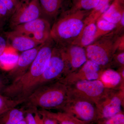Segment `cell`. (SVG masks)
Wrapping results in <instances>:
<instances>
[{
    "mask_svg": "<svg viewBox=\"0 0 124 124\" xmlns=\"http://www.w3.org/2000/svg\"><path fill=\"white\" fill-rule=\"evenodd\" d=\"M55 46L51 38L43 43L28 70L22 76L7 85L1 94L14 100H25L37 88Z\"/></svg>",
    "mask_w": 124,
    "mask_h": 124,
    "instance_id": "cell-1",
    "label": "cell"
},
{
    "mask_svg": "<svg viewBox=\"0 0 124 124\" xmlns=\"http://www.w3.org/2000/svg\"><path fill=\"white\" fill-rule=\"evenodd\" d=\"M68 96L67 85L59 80L36 89L23 103L27 108L61 110L66 104Z\"/></svg>",
    "mask_w": 124,
    "mask_h": 124,
    "instance_id": "cell-2",
    "label": "cell"
},
{
    "mask_svg": "<svg viewBox=\"0 0 124 124\" xmlns=\"http://www.w3.org/2000/svg\"><path fill=\"white\" fill-rule=\"evenodd\" d=\"M90 12L71 9L62 11L51 27L50 37L55 44L64 46L71 44L83 29Z\"/></svg>",
    "mask_w": 124,
    "mask_h": 124,
    "instance_id": "cell-3",
    "label": "cell"
},
{
    "mask_svg": "<svg viewBox=\"0 0 124 124\" xmlns=\"http://www.w3.org/2000/svg\"><path fill=\"white\" fill-rule=\"evenodd\" d=\"M118 36L113 31L85 48L88 60L102 69L110 68L113 55L117 51L116 40Z\"/></svg>",
    "mask_w": 124,
    "mask_h": 124,
    "instance_id": "cell-4",
    "label": "cell"
},
{
    "mask_svg": "<svg viewBox=\"0 0 124 124\" xmlns=\"http://www.w3.org/2000/svg\"><path fill=\"white\" fill-rule=\"evenodd\" d=\"M69 73V65L63 49L55 44L48 65L38 82L37 88L58 80Z\"/></svg>",
    "mask_w": 124,
    "mask_h": 124,
    "instance_id": "cell-5",
    "label": "cell"
},
{
    "mask_svg": "<svg viewBox=\"0 0 124 124\" xmlns=\"http://www.w3.org/2000/svg\"><path fill=\"white\" fill-rule=\"evenodd\" d=\"M61 110L69 113L88 124L96 123L97 110L93 102L80 97L70 94Z\"/></svg>",
    "mask_w": 124,
    "mask_h": 124,
    "instance_id": "cell-6",
    "label": "cell"
},
{
    "mask_svg": "<svg viewBox=\"0 0 124 124\" xmlns=\"http://www.w3.org/2000/svg\"><path fill=\"white\" fill-rule=\"evenodd\" d=\"M124 102V89H108L95 104L97 115L96 122L122 111Z\"/></svg>",
    "mask_w": 124,
    "mask_h": 124,
    "instance_id": "cell-7",
    "label": "cell"
},
{
    "mask_svg": "<svg viewBox=\"0 0 124 124\" xmlns=\"http://www.w3.org/2000/svg\"><path fill=\"white\" fill-rule=\"evenodd\" d=\"M67 85L70 94L84 98L95 104L109 89L99 80L78 81Z\"/></svg>",
    "mask_w": 124,
    "mask_h": 124,
    "instance_id": "cell-8",
    "label": "cell"
},
{
    "mask_svg": "<svg viewBox=\"0 0 124 124\" xmlns=\"http://www.w3.org/2000/svg\"><path fill=\"white\" fill-rule=\"evenodd\" d=\"M42 17L39 0H20L9 18V26L12 29L20 25Z\"/></svg>",
    "mask_w": 124,
    "mask_h": 124,
    "instance_id": "cell-9",
    "label": "cell"
},
{
    "mask_svg": "<svg viewBox=\"0 0 124 124\" xmlns=\"http://www.w3.org/2000/svg\"><path fill=\"white\" fill-rule=\"evenodd\" d=\"M103 69L95 63L88 60L82 66L60 79L68 85L81 80H99Z\"/></svg>",
    "mask_w": 124,
    "mask_h": 124,
    "instance_id": "cell-10",
    "label": "cell"
},
{
    "mask_svg": "<svg viewBox=\"0 0 124 124\" xmlns=\"http://www.w3.org/2000/svg\"><path fill=\"white\" fill-rule=\"evenodd\" d=\"M42 44L33 48L22 52L19 56L15 66L9 71L7 78L11 80L12 82L23 75L29 69Z\"/></svg>",
    "mask_w": 124,
    "mask_h": 124,
    "instance_id": "cell-11",
    "label": "cell"
},
{
    "mask_svg": "<svg viewBox=\"0 0 124 124\" xmlns=\"http://www.w3.org/2000/svg\"><path fill=\"white\" fill-rule=\"evenodd\" d=\"M61 47L63 49L69 65V74L79 69L88 60L84 47L72 44Z\"/></svg>",
    "mask_w": 124,
    "mask_h": 124,
    "instance_id": "cell-12",
    "label": "cell"
},
{
    "mask_svg": "<svg viewBox=\"0 0 124 124\" xmlns=\"http://www.w3.org/2000/svg\"><path fill=\"white\" fill-rule=\"evenodd\" d=\"M5 33L9 45L17 51H27L41 45L29 36L14 30Z\"/></svg>",
    "mask_w": 124,
    "mask_h": 124,
    "instance_id": "cell-13",
    "label": "cell"
},
{
    "mask_svg": "<svg viewBox=\"0 0 124 124\" xmlns=\"http://www.w3.org/2000/svg\"><path fill=\"white\" fill-rule=\"evenodd\" d=\"M50 23L45 18L40 17L23 24L16 26L13 30L32 36L33 34L43 31H50Z\"/></svg>",
    "mask_w": 124,
    "mask_h": 124,
    "instance_id": "cell-14",
    "label": "cell"
},
{
    "mask_svg": "<svg viewBox=\"0 0 124 124\" xmlns=\"http://www.w3.org/2000/svg\"><path fill=\"white\" fill-rule=\"evenodd\" d=\"M42 17L50 23L55 21L62 13L65 0H39Z\"/></svg>",
    "mask_w": 124,
    "mask_h": 124,
    "instance_id": "cell-15",
    "label": "cell"
},
{
    "mask_svg": "<svg viewBox=\"0 0 124 124\" xmlns=\"http://www.w3.org/2000/svg\"><path fill=\"white\" fill-rule=\"evenodd\" d=\"M96 22H85L84 26L80 33L71 44L84 48L92 44L95 41Z\"/></svg>",
    "mask_w": 124,
    "mask_h": 124,
    "instance_id": "cell-16",
    "label": "cell"
},
{
    "mask_svg": "<svg viewBox=\"0 0 124 124\" xmlns=\"http://www.w3.org/2000/svg\"><path fill=\"white\" fill-rule=\"evenodd\" d=\"M99 80L107 88L124 89V80L116 70L112 68L103 69Z\"/></svg>",
    "mask_w": 124,
    "mask_h": 124,
    "instance_id": "cell-17",
    "label": "cell"
},
{
    "mask_svg": "<svg viewBox=\"0 0 124 124\" xmlns=\"http://www.w3.org/2000/svg\"><path fill=\"white\" fill-rule=\"evenodd\" d=\"M124 15V0H114L99 18L116 24Z\"/></svg>",
    "mask_w": 124,
    "mask_h": 124,
    "instance_id": "cell-18",
    "label": "cell"
},
{
    "mask_svg": "<svg viewBox=\"0 0 124 124\" xmlns=\"http://www.w3.org/2000/svg\"><path fill=\"white\" fill-rule=\"evenodd\" d=\"M17 52L10 46H8L0 55V69L8 71L13 69L19 56Z\"/></svg>",
    "mask_w": 124,
    "mask_h": 124,
    "instance_id": "cell-19",
    "label": "cell"
},
{
    "mask_svg": "<svg viewBox=\"0 0 124 124\" xmlns=\"http://www.w3.org/2000/svg\"><path fill=\"white\" fill-rule=\"evenodd\" d=\"M38 112L40 115L54 119L59 124H88L78 119L70 114L62 111L53 112L48 110L41 109Z\"/></svg>",
    "mask_w": 124,
    "mask_h": 124,
    "instance_id": "cell-20",
    "label": "cell"
},
{
    "mask_svg": "<svg viewBox=\"0 0 124 124\" xmlns=\"http://www.w3.org/2000/svg\"><path fill=\"white\" fill-rule=\"evenodd\" d=\"M26 110L14 108L0 116V124H16L25 117Z\"/></svg>",
    "mask_w": 124,
    "mask_h": 124,
    "instance_id": "cell-21",
    "label": "cell"
},
{
    "mask_svg": "<svg viewBox=\"0 0 124 124\" xmlns=\"http://www.w3.org/2000/svg\"><path fill=\"white\" fill-rule=\"evenodd\" d=\"M114 0H99L97 5L91 10L85 19V22L96 21L108 9Z\"/></svg>",
    "mask_w": 124,
    "mask_h": 124,
    "instance_id": "cell-22",
    "label": "cell"
},
{
    "mask_svg": "<svg viewBox=\"0 0 124 124\" xmlns=\"http://www.w3.org/2000/svg\"><path fill=\"white\" fill-rule=\"evenodd\" d=\"M116 25L103 19L99 18L96 22L95 41L114 31L116 28Z\"/></svg>",
    "mask_w": 124,
    "mask_h": 124,
    "instance_id": "cell-23",
    "label": "cell"
},
{
    "mask_svg": "<svg viewBox=\"0 0 124 124\" xmlns=\"http://www.w3.org/2000/svg\"><path fill=\"white\" fill-rule=\"evenodd\" d=\"M99 0H72L71 9L91 11L97 5Z\"/></svg>",
    "mask_w": 124,
    "mask_h": 124,
    "instance_id": "cell-24",
    "label": "cell"
},
{
    "mask_svg": "<svg viewBox=\"0 0 124 124\" xmlns=\"http://www.w3.org/2000/svg\"><path fill=\"white\" fill-rule=\"evenodd\" d=\"M24 101L14 100L0 94V116L11 108L16 107L18 105L22 104Z\"/></svg>",
    "mask_w": 124,
    "mask_h": 124,
    "instance_id": "cell-25",
    "label": "cell"
},
{
    "mask_svg": "<svg viewBox=\"0 0 124 124\" xmlns=\"http://www.w3.org/2000/svg\"><path fill=\"white\" fill-rule=\"evenodd\" d=\"M37 110L31 108L26 110L25 119L27 124H42L41 118Z\"/></svg>",
    "mask_w": 124,
    "mask_h": 124,
    "instance_id": "cell-26",
    "label": "cell"
},
{
    "mask_svg": "<svg viewBox=\"0 0 124 124\" xmlns=\"http://www.w3.org/2000/svg\"><path fill=\"white\" fill-rule=\"evenodd\" d=\"M97 124H124V114L122 111L105 119L99 121Z\"/></svg>",
    "mask_w": 124,
    "mask_h": 124,
    "instance_id": "cell-27",
    "label": "cell"
},
{
    "mask_svg": "<svg viewBox=\"0 0 124 124\" xmlns=\"http://www.w3.org/2000/svg\"><path fill=\"white\" fill-rule=\"evenodd\" d=\"M124 67V51H116L113 55L110 68Z\"/></svg>",
    "mask_w": 124,
    "mask_h": 124,
    "instance_id": "cell-28",
    "label": "cell"
},
{
    "mask_svg": "<svg viewBox=\"0 0 124 124\" xmlns=\"http://www.w3.org/2000/svg\"><path fill=\"white\" fill-rule=\"evenodd\" d=\"M10 16L7 8L0 0V29H1L5 23L10 18Z\"/></svg>",
    "mask_w": 124,
    "mask_h": 124,
    "instance_id": "cell-29",
    "label": "cell"
},
{
    "mask_svg": "<svg viewBox=\"0 0 124 124\" xmlns=\"http://www.w3.org/2000/svg\"><path fill=\"white\" fill-rule=\"evenodd\" d=\"M1 30V29H0V55L9 45L8 40L5 32H2Z\"/></svg>",
    "mask_w": 124,
    "mask_h": 124,
    "instance_id": "cell-30",
    "label": "cell"
},
{
    "mask_svg": "<svg viewBox=\"0 0 124 124\" xmlns=\"http://www.w3.org/2000/svg\"><path fill=\"white\" fill-rule=\"evenodd\" d=\"M7 8L10 9L17 6L19 0H0Z\"/></svg>",
    "mask_w": 124,
    "mask_h": 124,
    "instance_id": "cell-31",
    "label": "cell"
},
{
    "mask_svg": "<svg viewBox=\"0 0 124 124\" xmlns=\"http://www.w3.org/2000/svg\"><path fill=\"white\" fill-rule=\"evenodd\" d=\"M39 115L42 116L41 119L42 124H59L54 119L43 115Z\"/></svg>",
    "mask_w": 124,
    "mask_h": 124,
    "instance_id": "cell-32",
    "label": "cell"
},
{
    "mask_svg": "<svg viewBox=\"0 0 124 124\" xmlns=\"http://www.w3.org/2000/svg\"><path fill=\"white\" fill-rule=\"evenodd\" d=\"M6 78L2 74L0 73V94H1V92L4 88L7 85H6Z\"/></svg>",
    "mask_w": 124,
    "mask_h": 124,
    "instance_id": "cell-33",
    "label": "cell"
},
{
    "mask_svg": "<svg viewBox=\"0 0 124 124\" xmlns=\"http://www.w3.org/2000/svg\"><path fill=\"white\" fill-rule=\"evenodd\" d=\"M116 71L120 74L122 79L124 80V67L117 68Z\"/></svg>",
    "mask_w": 124,
    "mask_h": 124,
    "instance_id": "cell-34",
    "label": "cell"
},
{
    "mask_svg": "<svg viewBox=\"0 0 124 124\" xmlns=\"http://www.w3.org/2000/svg\"><path fill=\"white\" fill-rule=\"evenodd\" d=\"M27 124L26 122V120L25 119V117L24 119L20 121L19 122H18L17 124Z\"/></svg>",
    "mask_w": 124,
    "mask_h": 124,
    "instance_id": "cell-35",
    "label": "cell"
},
{
    "mask_svg": "<svg viewBox=\"0 0 124 124\" xmlns=\"http://www.w3.org/2000/svg\"></svg>",
    "mask_w": 124,
    "mask_h": 124,
    "instance_id": "cell-36",
    "label": "cell"
}]
</instances>
